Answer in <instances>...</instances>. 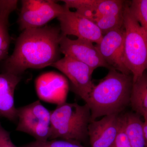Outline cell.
Wrapping results in <instances>:
<instances>
[{"mask_svg":"<svg viewBox=\"0 0 147 147\" xmlns=\"http://www.w3.org/2000/svg\"><path fill=\"white\" fill-rule=\"evenodd\" d=\"M60 28L44 26L23 31L12 54L5 60L4 72L21 76L28 69H40L60 59Z\"/></svg>","mask_w":147,"mask_h":147,"instance_id":"obj_1","label":"cell"},{"mask_svg":"<svg viewBox=\"0 0 147 147\" xmlns=\"http://www.w3.org/2000/svg\"><path fill=\"white\" fill-rule=\"evenodd\" d=\"M133 84L132 74L110 69L107 75L94 85L85 102L90 111L91 121L123 111L130 103Z\"/></svg>","mask_w":147,"mask_h":147,"instance_id":"obj_2","label":"cell"},{"mask_svg":"<svg viewBox=\"0 0 147 147\" xmlns=\"http://www.w3.org/2000/svg\"><path fill=\"white\" fill-rule=\"evenodd\" d=\"M90 111L86 104L65 102L51 111L50 140L60 138L81 142L88 136Z\"/></svg>","mask_w":147,"mask_h":147,"instance_id":"obj_3","label":"cell"},{"mask_svg":"<svg viewBox=\"0 0 147 147\" xmlns=\"http://www.w3.org/2000/svg\"><path fill=\"white\" fill-rule=\"evenodd\" d=\"M123 19L125 62L134 82L147 70V35L131 13L127 1Z\"/></svg>","mask_w":147,"mask_h":147,"instance_id":"obj_4","label":"cell"},{"mask_svg":"<svg viewBox=\"0 0 147 147\" xmlns=\"http://www.w3.org/2000/svg\"><path fill=\"white\" fill-rule=\"evenodd\" d=\"M16 131L27 133L37 141H46L51 134V111L40 100L17 108Z\"/></svg>","mask_w":147,"mask_h":147,"instance_id":"obj_5","label":"cell"},{"mask_svg":"<svg viewBox=\"0 0 147 147\" xmlns=\"http://www.w3.org/2000/svg\"><path fill=\"white\" fill-rule=\"evenodd\" d=\"M17 23L24 31L44 26L49 21L57 18L64 11L65 6L53 0H23Z\"/></svg>","mask_w":147,"mask_h":147,"instance_id":"obj_6","label":"cell"},{"mask_svg":"<svg viewBox=\"0 0 147 147\" xmlns=\"http://www.w3.org/2000/svg\"><path fill=\"white\" fill-rule=\"evenodd\" d=\"M51 66L60 71L68 78L72 90L86 102L94 86L92 80L94 70L87 65L67 56Z\"/></svg>","mask_w":147,"mask_h":147,"instance_id":"obj_7","label":"cell"},{"mask_svg":"<svg viewBox=\"0 0 147 147\" xmlns=\"http://www.w3.org/2000/svg\"><path fill=\"white\" fill-rule=\"evenodd\" d=\"M64 6L63 13L57 18L61 34L66 36H74L77 38L96 44L99 43L103 35L97 26L89 19L76 11H71Z\"/></svg>","mask_w":147,"mask_h":147,"instance_id":"obj_8","label":"cell"},{"mask_svg":"<svg viewBox=\"0 0 147 147\" xmlns=\"http://www.w3.org/2000/svg\"><path fill=\"white\" fill-rule=\"evenodd\" d=\"M60 47L61 53L64 56L81 62L93 70L100 67L111 68L104 60L95 45L90 41L79 38L71 39L61 34Z\"/></svg>","mask_w":147,"mask_h":147,"instance_id":"obj_9","label":"cell"},{"mask_svg":"<svg viewBox=\"0 0 147 147\" xmlns=\"http://www.w3.org/2000/svg\"><path fill=\"white\" fill-rule=\"evenodd\" d=\"M124 27L108 32L95 44L100 55L111 68L124 74H131L125 62Z\"/></svg>","mask_w":147,"mask_h":147,"instance_id":"obj_10","label":"cell"},{"mask_svg":"<svg viewBox=\"0 0 147 147\" xmlns=\"http://www.w3.org/2000/svg\"><path fill=\"white\" fill-rule=\"evenodd\" d=\"M121 125V116L113 114L99 120L91 121L88 136L91 147H111L115 144Z\"/></svg>","mask_w":147,"mask_h":147,"instance_id":"obj_11","label":"cell"},{"mask_svg":"<svg viewBox=\"0 0 147 147\" xmlns=\"http://www.w3.org/2000/svg\"><path fill=\"white\" fill-rule=\"evenodd\" d=\"M36 88L40 99L59 105L65 102L68 84L64 76L51 71L38 77L36 82Z\"/></svg>","mask_w":147,"mask_h":147,"instance_id":"obj_12","label":"cell"},{"mask_svg":"<svg viewBox=\"0 0 147 147\" xmlns=\"http://www.w3.org/2000/svg\"><path fill=\"white\" fill-rule=\"evenodd\" d=\"M21 76L3 72L0 73V118L17 121V108L14 105V94Z\"/></svg>","mask_w":147,"mask_h":147,"instance_id":"obj_13","label":"cell"},{"mask_svg":"<svg viewBox=\"0 0 147 147\" xmlns=\"http://www.w3.org/2000/svg\"><path fill=\"white\" fill-rule=\"evenodd\" d=\"M124 131L131 147H146L144 121L136 113H128L121 116Z\"/></svg>","mask_w":147,"mask_h":147,"instance_id":"obj_14","label":"cell"},{"mask_svg":"<svg viewBox=\"0 0 147 147\" xmlns=\"http://www.w3.org/2000/svg\"><path fill=\"white\" fill-rule=\"evenodd\" d=\"M130 104L135 113L147 119V73L133 82Z\"/></svg>","mask_w":147,"mask_h":147,"instance_id":"obj_15","label":"cell"},{"mask_svg":"<svg viewBox=\"0 0 147 147\" xmlns=\"http://www.w3.org/2000/svg\"><path fill=\"white\" fill-rule=\"evenodd\" d=\"M125 2L126 1L122 0H98L88 19L94 23L101 17L123 14Z\"/></svg>","mask_w":147,"mask_h":147,"instance_id":"obj_16","label":"cell"},{"mask_svg":"<svg viewBox=\"0 0 147 147\" xmlns=\"http://www.w3.org/2000/svg\"><path fill=\"white\" fill-rule=\"evenodd\" d=\"M17 7L9 6L0 12V61L7 58L10 43V37L9 33V18L11 13Z\"/></svg>","mask_w":147,"mask_h":147,"instance_id":"obj_17","label":"cell"},{"mask_svg":"<svg viewBox=\"0 0 147 147\" xmlns=\"http://www.w3.org/2000/svg\"><path fill=\"white\" fill-rule=\"evenodd\" d=\"M129 9L147 35V0L129 2Z\"/></svg>","mask_w":147,"mask_h":147,"instance_id":"obj_18","label":"cell"},{"mask_svg":"<svg viewBox=\"0 0 147 147\" xmlns=\"http://www.w3.org/2000/svg\"><path fill=\"white\" fill-rule=\"evenodd\" d=\"M94 23L104 35L111 31L124 27L123 13L118 16L101 17L96 20Z\"/></svg>","mask_w":147,"mask_h":147,"instance_id":"obj_19","label":"cell"},{"mask_svg":"<svg viewBox=\"0 0 147 147\" xmlns=\"http://www.w3.org/2000/svg\"><path fill=\"white\" fill-rule=\"evenodd\" d=\"M21 147H84L80 142L61 139L50 141H37L31 142Z\"/></svg>","mask_w":147,"mask_h":147,"instance_id":"obj_20","label":"cell"},{"mask_svg":"<svg viewBox=\"0 0 147 147\" xmlns=\"http://www.w3.org/2000/svg\"><path fill=\"white\" fill-rule=\"evenodd\" d=\"M0 147H18L11 141L10 132L2 126L0 121Z\"/></svg>","mask_w":147,"mask_h":147,"instance_id":"obj_21","label":"cell"},{"mask_svg":"<svg viewBox=\"0 0 147 147\" xmlns=\"http://www.w3.org/2000/svg\"><path fill=\"white\" fill-rule=\"evenodd\" d=\"M111 147H131L126 134L124 131L122 124L115 142Z\"/></svg>","mask_w":147,"mask_h":147,"instance_id":"obj_22","label":"cell"},{"mask_svg":"<svg viewBox=\"0 0 147 147\" xmlns=\"http://www.w3.org/2000/svg\"><path fill=\"white\" fill-rule=\"evenodd\" d=\"M9 0H0V12L8 5Z\"/></svg>","mask_w":147,"mask_h":147,"instance_id":"obj_23","label":"cell"},{"mask_svg":"<svg viewBox=\"0 0 147 147\" xmlns=\"http://www.w3.org/2000/svg\"><path fill=\"white\" fill-rule=\"evenodd\" d=\"M144 131L146 145L147 144V119L144 120Z\"/></svg>","mask_w":147,"mask_h":147,"instance_id":"obj_24","label":"cell"},{"mask_svg":"<svg viewBox=\"0 0 147 147\" xmlns=\"http://www.w3.org/2000/svg\"><path fill=\"white\" fill-rule=\"evenodd\" d=\"M146 147H147V144L146 145Z\"/></svg>","mask_w":147,"mask_h":147,"instance_id":"obj_25","label":"cell"},{"mask_svg":"<svg viewBox=\"0 0 147 147\" xmlns=\"http://www.w3.org/2000/svg\"></svg>","mask_w":147,"mask_h":147,"instance_id":"obj_26","label":"cell"}]
</instances>
